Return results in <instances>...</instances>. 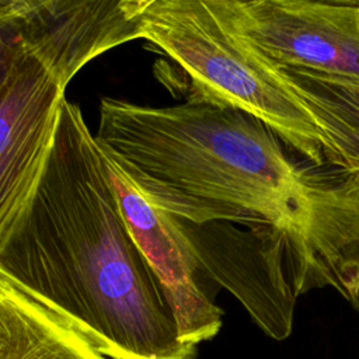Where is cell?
Listing matches in <instances>:
<instances>
[{"label":"cell","instance_id":"5","mask_svg":"<svg viewBox=\"0 0 359 359\" xmlns=\"http://www.w3.org/2000/svg\"><path fill=\"white\" fill-rule=\"evenodd\" d=\"M66 86L25 52L0 93V243L39 185Z\"/></svg>","mask_w":359,"mask_h":359},{"label":"cell","instance_id":"13","mask_svg":"<svg viewBox=\"0 0 359 359\" xmlns=\"http://www.w3.org/2000/svg\"><path fill=\"white\" fill-rule=\"evenodd\" d=\"M353 307L358 310V313H359V289H358V292H356V296H355V299H353Z\"/></svg>","mask_w":359,"mask_h":359},{"label":"cell","instance_id":"1","mask_svg":"<svg viewBox=\"0 0 359 359\" xmlns=\"http://www.w3.org/2000/svg\"><path fill=\"white\" fill-rule=\"evenodd\" d=\"M94 139L151 203L244 231L273 297L359 289V187L296 165L257 118L195 98L150 107L104 97Z\"/></svg>","mask_w":359,"mask_h":359},{"label":"cell","instance_id":"11","mask_svg":"<svg viewBox=\"0 0 359 359\" xmlns=\"http://www.w3.org/2000/svg\"><path fill=\"white\" fill-rule=\"evenodd\" d=\"M149 0H126V14L132 20L133 15L147 3Z\"/></svg>","mask_w":359,"mask_h":359},{"label":"cell","instance_id":"7","mask_svg":"<svg viewBox=\"0 0 359 359\" xmlns=\"http://www.w3.org/2000/svg\"><path fill=\"white\" fill-rule=\"evenodd\" d=\"M0 27L66 84L97 56L139 39L126 0H0Z\"/></svg>","mask_w":359,"mask_h":359},{"label":"cell","instance_id":"2","mask_svg":"<svg viewBox=\"0 0 359 359\" xmlns=\"http://www.w3.org/2000/svg\"><path fill=\"white\" fill-rule=\"evenodd\" d=\"M0 275L108 359L198 356L126 226L94 133L66 98L39 185L0 243Z\"/></svg>","mask_w":359,"mask_h":359},{"label":"cell","instance_id":"8","mask_svg":"<svg viewBox=\"0 0 359 359\" xmlns=\"http://www.w3.org/2000/svg\"><path fill=\"white\" fill-rule=\"evenodd\" d=\"M0 359H108L55 311L0 275Z\"/></svg>","mask_w":359,"mask_h":359},{"label":"cell","instance_id":"9","mask_svg":"<svg viewBox=\"0 0 359 359\" xmlns=\"http://www.w3.org/2000/svg\"><path fill=\"white\" fill-rule=\"evenodd\" d=\"M337 151V172L359 187V77L278 66Z\"/></svg>","mask_w":359,"mask_h":359},{"label":"cell","instance_id":"10","mask_svg":"<svg viewBox=\"0 0 359 359\" xmlns=\"http://www.w3.org/2000/svg\"><path fill=\"white\" fill-rule=\"evenodd\" d=\"M25 52L17 36L0 27V93L11 79Z\"/></svg>","mask_w":359,"mask_h":359},{"label":"cell","instance_id":"6","mask_svg":"<svg viewBox=\"0 0 359 359\" xmlns=\"http://www.w3.org/2000/svg\"><path fill=\"white\" fill-rule=\"evenodd\" d=\"M233 8L271 63L359 77V8L318 0H233Z\"/></svg>","mask_w":359,"mask_h":359},{"label":"cell","instance_id":"3","mask_svg":"<svg viewBox=\"0 0 359 359\" xmlns=\"http://www.w3.org/2000/svg\"><path fill=\"white\" fill-rule=\"evenodd\" d=\"M139 39L185 73L191 97L243 111L316 170L337 151L316 115L240 29L233 0H149L135 15Z\"/></svg>","mask_w":359,"mask_h":359},{"label":"cell","instance_id":"12","mask_svg":"<svg viewBox=\"0 0 359 359\" xmlns=\"http://www.w3.org/2000/svg\"><path fill=\"white\" fill-rule=\"evenodd\" d=\"M323 3L334 4V6H342V7H355L359 8V0H318Z\"/></svg>","mask_w":359,"mask_h":359},{"label":"cell","instance_id":"4","mask_svg":"<svg viewBox=\"0 0 359 359\" xmlns=\"http://www.w3.org/2000/svg\"><path fill=\"white\" fill-rule=\"evenodd\" d=\"M105 163L126 226L164 289L181 341L198 346L215 338L223 324V310L215 302L220 286L192 251L180 217L151 203L112 163Z\"/></svg>","mask_w":359,"mask_h":359}]
</instances>
